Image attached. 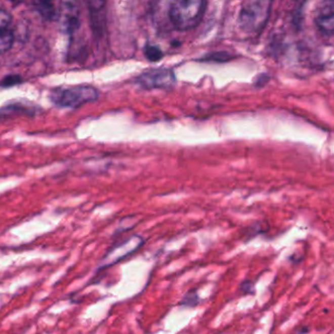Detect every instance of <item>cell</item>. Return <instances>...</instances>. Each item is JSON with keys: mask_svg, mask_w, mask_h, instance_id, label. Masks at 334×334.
Returning a JSON list of instances; mask_svg holds the SVG:
<instances>
[{"mask_svg": "<svg viewBox=\"0 0 334 334\" xmlns=\"http://www.w3.org/2000/svg\"><path fill=\"white\" fill-rule=\"evenodd\" d=\"M14 39L12 16L8 11L0 8V55L12 47Z\"/></svg>", "mask_w": 334, "mask_h": 334, "instance_id": "obj_8", "label": "cell"}, {"mask_svg": "<svg viewBox=\"0 0 334 334\" xmlns=\"http://www.w3.org/2000/svg\"><path fill=\"white\" fill-rule=\"evenodd\" d=\"M270 0H250L243 2L238 15V26L243 32L258 34L265 29L272 12Z\"/></svg>", "mask_w": 334, "mask_h": 334, "instance_id": "obj_2", "label": "cell"}, {"mask_svg": "<svg viewBox=\"0 0 334 334\" xmlns=\"http://www.w3.org/2000/svg\"><path fill=\"white\" fill-rule=\"evenodd\" d=\"M205 0H178L171 2L169 18L177 30L185 31L196 28L207 9Z\"/></svg>", "mask_w": 334, "mask_h": 334, "instance_id": "obj_1", "label": "cell"}, {"mask_svg": "<svg viewBox=\"0 0 334 334\" xmlns=\"http://www.w3.org/2000/svg\"><path fill=\"white\" fill-rule=\"evenodd\" d=\"M239 290L241 291V293L243 294H250V295H253L255 293V288H254V282L249 280V279H246L241 282L240 284V287H239Z\"/></svg>", "mask_w": 334, "mask_h": 334, "instance_id": "obj_14", "label": "cell"}, {"mask_svg": "<svg viewBox=\"0 0 334 334\" xmlns=\"http://www.w3.org/2000/svg\"><path fill=\"white\" fill-rule=\"evenodd\" d=\"M58 20L62 30L73 33L80 26V12L73 2H63L58 12Z\"/></svg>", "mask_w": 334, "mask_h": 334, "instance_id": "obj_6", "label": "cell"}, {"mask_svg": "<svg viewBox=\"0 0 334 334\" xmlns=\"http://www.w3.org/2000/svg\"><path fill=\"white\" fill-rule=\"evenodd\" d=\"M33 5H34V9L39 13V15L47 21H51L57 16L54 6L50 2L38 1V2H34Z\"/></svg>", "mask_w": 334, "mask_h": 334, "instance_id": "obj_10", "label": "cell"}, {"mask_svg": "<svg viewBox=\"0 0 334 334\" xmlns=\"http://www.w3.org/2000/svg\"><path fill=\"white\" fill-rule=\"evenodd\" d=\"M39 108L29 101H17L0 108V119H7L13 116H34Z\"/></svg>", "mask_w": 334, "mask_h": 334, "instance_id": "obj_9", "label": "cell"}, {"mask_svg": "<svg viewBox=\"0 0 334 334\" xmlns=\"http://www.w3.org/2000/svg\"><path fill=\"white\" fill-rule=\"evenodd\" d=\"M200 302H201V299L198 296L196 290L191 289L190 291L185 293L182 301L180 302V305L183 306V307H187V308H194V307L198 306Z\"/></svg>", "mask_w": 334, "mask_h": 334, "instance_id": "obj_11", "label": "cell"}, {"mask_svg": "<svg viewBox=\"0 0 334 334\" xmlns=\"http://www.w3.org/2000/svg\"><path fill=\"white\" fill-rule=\"evenodd\" d=\"M143 244H144V239L141 236L133 235L121 242L113 245L107 252L106 255L102 259L98 272L107 268H110L120 263L127 257L131 256L132 254L136 253Z\"/></svg>", "mask_w": 334, "mask_h": 334, "instance_id": "obj_4", "label": "cell"}, {"mask_svg": "<svg viewBox=\"0 0 334 334\" xmlns=\"http://www.w3.org/2000/svg\"><path fill=\"white\" fill-rule=\"evenodd\" d=\"M143 51L145 57L151 62H157L163 58V52L158 46L146 45Z\"/></svg>", "mask_w": 334, "mask_h": 334, "instance_id": "obj_12", "label": "cell"}, {"mask_svg": "<svg viewBox=\"0 0 334 334\" xmlns=\"http://www.w3.org/2000/svg\"><path fill=\"white\" fill-rule=\"evenodd\" d=\"M99 97V91L90 86H76L58 89L51 93V101L62 108L76 109L85 104L94 102Z\"/></svg>", "mask_w": 334, "mask_h": 334, "instance_id": "obj_3", "label": "cell"}, {"mask_svg": "<svg viewBox=\"0 0 334 334\" xmlns=\"http://www.w3.org/2000/svg\"><path fill=\"white\" fill-rule=\"evenodd\" d=\"M22 81H23V79L19 75H9V76H5L2 79V81L0 82V86L2 88H9V87H13L16 85H19Z\"/></svg>", "mask_w": 334, "mask_h": 334, "instance_id": "obj_13", "label": "cell"}, {"mask_svg": "<svg viewBox=\"0 0 334 334\" xmlns=\"http://www.w3.org/2000/svg\"><path fill=\"white\" fill-rule=\"evenodd\" d=\"M315 24L319 31L326 35L331 36L334 32V2H322L315 16Z\"/></svg>", "mask_w": 334, "mask_h": 334, "instance_id": "obj_7", "label": "cell"}, {"mask_svg": "<svg viewBox=\"0 0 334 334\" xmlns=\"http://www.w3.org/2000/svg\"><path fill=\"white\" fill-rule=\"evenodd\" d=\"M137 82L146 90H165L173 88L177 82V78L171 69L156 68L140 74L137 77Z\"/></svg>", "mask_w": 334, "mask_h": 334, "instance_id": "obj_5", "label": "cell"}]
</instances>
